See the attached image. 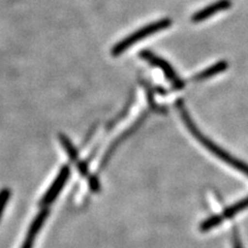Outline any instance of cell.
Returning a JSON list of instances; mask_svg holds the SVG:
<instances>
[{
  "label": "cell",
  "mask_w": 248,
  "mask_h": 248,
  "mask_svg": "<svg viewBox=\"0 0 248 248\" xmlns=\"http://www.w3.org/2000/svg\"><path fill=\"white\" fill-rule=\"evenodd\" d=\"M177 108L178 110H179V113L185 123L186 127L188 128L190 134L198 140V142H200L202 145H203L208 151H210L212 154H214L216 157H218L220 160L226 162V164H228L230 167L236 169L237 170H239V172H242L245 176L248 177V165L240 159L235 158L232 155H231L227 151H224L222 148H220L219 146H217L215 143H213L210 139H208L207 137H205L203 134H202V131L198 128L195 122L192 121L187 110L185 108V106L182 100H178Z\"/></svg>",
  "instance_id": "cell-1"
},
{
  "label": "cell",
  "mask_w": 248,
  "mask_h": 248,
  "mask_svg": "<svg viewBox=\"0 0 248 248\" xmlns=\"http://www.w3.org/2000/svg\"><path fill=\"white\" fill-rule=\"evenodd\" d=\"M89 187L92 191H94V192H97L100 189V185H99V181L97 179V177H95V176L89 177Z\"/></svg>",
  "instance_id": "cell-12"
},
{
  "label": "cell",
  "mask_w": 248,
  "mask_h": 248,
  "mask_svg": "<svg viewBox=\"0 0 248 248\" xmlns=\"http://www.w3.org/2000/svg\"><path fill=\"white\" fill-rule=\"evenodd\" d=\"M11 189L10 188H2L0 190V220L2 218L3 212L5 210V206L9 203V201L11 199Z\"/></svg>",
  "instance_id": "cell-11"
},
{
  "label": "cell",
  "mask_w": 248,
  "mask_h": 248,
  "mask_svg": "<svg viewBox=\"0 0 248 248\" xmlns=\"http://www.w3.org/2000/svg\"><path fill=\"white\" fill-rule=\"evenodd\" d=\"M235 248H242L241 243H240V241H239L237 238L235 239Z\"/></svg>",
  "instance_id": "cell-14"
},
{
  "label": "cell",
  "mask_w": 248,
  "mask_h": 248,
  "mask_svg": "<svg viewBox=\"0 0 248 248\" xmlns=\"http://www.w3.org/2000/svg\"><path fill=\"white\" fill-rule=\"evenodd\" d=\"M170 25H172V21H170V19H161L159 21L151 23V24L146 25L145 27L137 30L136 32L131 33L130 35L124 38V40L119 42L117 45H115L112 49V55L119 56L120 54L125 52L131 46H134L138 42L143 40V38H146L147 36H150L154 33H156L160 30L167 29Z\"/></svg>",
  "instance_id": "cell-2"
},
{
  "label": "cell",
  "mask_w": 248,
  "mask_h": 248,
  "mask_svg": "<svg viewBox=\"0 0 248 248\" xmlns=\"http://www.w3.org/2000/svg\"><path fill=\"white\" fill-rule=\"evenodd\" d=\"M227 68H228V62L227 61H219V62H217L216 64L212 65L211 67L206 68L203 72H201V73L193 76L190 79V81H203V80L209 79V78H211L217 74L224 72Z\"/></svg>",
  "instance_id": "cell-9"
},
{
  "label": "cell",
  "mask_w": 248,
  "mask_h": 248,
  "mask_svg": "<svg viewBox=\"0 0 248 248\" xmlns=\"http://www.w3.org/2000/svg\"><path fill=\"white\" fill-rule=\"evenodd\" d=\"M58 138L62 147H63L65 152L67 153L69 159H71L73 162L78 161V158H79V152H78L77 148L74 146L71 140H69V138L64 134H59Z\"/></svg>",
  "instance_id": "cell-10"
},
{
  "label": "cell",
  "mask_w": 248,
  "mask_h": 248,
  "mask_svg": "<svg viewBox=\"0 0 248 248\" xmlns=\"http://www.w3.org/2000/svg\"><path fill=\"white\" fill-rule=\"evenodd\" d=\"M231 5H232V2L230 1V0H219V1L212 3L209 6L205 7V9H203L202 11L196 13L192 16L191 20L195 23L202 22L208 18H210L211 16H213L217 13L222 12V11H227L228 9H230Z\"/></svg>",
  "instance_id": "cell-7"
},
{
  "label": "cell",
  "mask_w": 248,
  "mask_h": 248,
  "mask_svg": "<svg viewBox=\"0 0 248 248\" xmlns=\"http://www.w3.org/2000/svg\"><path fill=\"white\" fill-rule=\"evenodd\" d=\"M247 208H248V197L237 202V203H235L234 205L230 206L220 214L209 217L208 219H206L203 223H202L201 230L203 232H208L214 228H217L218 226H220L223 221L232 218V217L236 216L238 213L244 211Z\"/></svg>",
  "instance_id": "cell-3"
},
{
  "label": "cell",
  "mask_w": 248,
  "mask_h": 248,
  "mask_svg": "<svg viewBox=\"0 0 248 248\" xmlns=\"http://www.w3.org/2000/svg\"><path fill=\"white\" fill-rule=\"evenodd\" d=\"M140 56H141L144 60L148 61L149 63H151L152 65L159 67L161 71L166 74L168 79L172 82L175 89H181L184 87V82L180 79L179 77H178V75L175 72V69L170 66V64L168 61L160 58L157 55H155L154 53H152L148 50L142 51L141 53H140Z\"/></svg>",
  "instance_id": "cell-4"
},
{
  "label": "cell",
  "mask_w": 248,
  "mask_h": 248,
  "mask_svg": "<svg viewBox=\"0 0 248 248\" xmlns=\"http://www.w3.org/2000/svg\"><path fill=\"white\" fill-rule=\"evenodd\" d=\"M69 176H71V168H69L68 165H64L60 169L57 177L55 178V180L53 181L50 188L46 190L45 196L43 197L41 201L42 206L48 207L57 199V197L60 195L61 190L63 189L65 183L67 182Z\"/></svg>",
  "instance_id": "cell-5"
},
{
  "label": "cell",
  "mask_w": 248,
  "mask_h": 248,
  "mask_svg": "<svg viewBox=\"0 0 248 248\" xmlns=\"http://www.w3.org/2000/svg\"><path fill=\"white\" fill-rule=\"evenodd\" d=\"M48 215H49L48 208L43 209V210L36 215L32 223L30 224L26 238L24 240V243H23L21 248H32L33 247L35 238L38 235V232H40L41 229L43 228L46 219L48 218Z\"/></svg>",
  "instance_id": "cell-6"
},
{
  "label": "cell",
  "mask_w": 248,
  "mask_h": 248,
  "mask_svg": "<svg viewBox=\"0 0 248 248\" xmlns=\"http://www.w3.org/2000/svg\"><path fill=\"white\" fill-rule=\"evenodd\" d=\"M78 170L82 176H87L89 173V168H88V161H81L78 164Z\"/></svg>",
  "instance_id": "cell-13"
},
{
  "label": "cell",
  "mask_w": 248,
  "mask_h": 248,
  "mask_svg": "<svg viewBox=\"0 0 248 248\" xmlns=\"http://www.w3.org/2000/svg\"><path fill=\"white\" fill-rule=\"evenodd\" d=\"M145 119H146V114H144L141 118L140 119H138L137 121H136V123L135 124H133V126H130L128 129H126L125 131H124V133L122 134V135H120L118 138H117V140H115V142L110 146V148L108 149V152L106 153V155L104 156V158H103V161H102V169L103 168H105L106 167V165H107V162L110 160V158H111V156L113 155V153L115 152V150H116V148H117V147L123 142V141H125V140L128 138V137H130L131 135H133L135 131L142 125V123L145 121Z\"/></svg>",
  "instance_id": "cell-8"
}]
</instances>
